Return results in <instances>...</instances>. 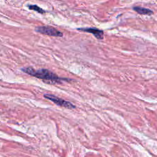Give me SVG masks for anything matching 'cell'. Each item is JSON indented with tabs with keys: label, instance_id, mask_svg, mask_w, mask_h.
Returning <instances> with one entry per match:
<instances>
[{
	"label": "cell",
	"instance_id": "7a4b0ae2",
	"mask_svg": "<svg viewBox=\"0 0 157 157\" xmlns=\"http://www.w3.org/2000/svg\"><path fill=\"white\" fill-rule=\"evenodd\" d=\"M44 97L45 98L52 101L55 104H56L59 106L64 107H66L67 109H70L75 108V105L72 104L71 102L65 101V100H64L61 98H59L56 96H54L52 94H44Z\"/></svg>",
	"mask_w": 157,
	"mask_h": 157
},
{
	"label": "cell",
	"instance_id": "3957f363",
	"mask_svg": "<svg viewBox=\"0 0 157 157\" xmlns=\"http://www.w3.org/2000/svg\"><path fill=\"white\" fill-rule=\"evenodd\" d=\"M35 31L37 33L48 35L50 36L62 37L63 36V34L61 32H60L56 28L52 26H37L35 28Z\"/></svg>",
	"mask_w": 157,
	"mask_h": 157
},
{
	"label": "cell",
	"instance_id": "5b68a950",
	"mask_svg": "<svg viewBox=\"0 0 157 157\" xmlns=\"http://www.w3.org/2000/svg\"><path fill=\"white\" fill-rule=\"evenodd\" d=\"M133 10L136 12L137 13L141 14V15H151L153 13V12L147 8H144L142 7H139V6H135L133 7Z\"/></svg>",
	"mask_w": 157,
	"mask_h": 157
},
{
	"label": "cell",
	"instance_id": "8992f818",
	"mask_svg": "<svg viewBox=\"0 0 157 157\" xmlns=\"http://www.w3.org/2000/svg\"><path fill=\"white\" fill-rule=\"evenodd\" d=\"M28 8L29 9H31V10L36 11V12L40 13H42V14H43V13H44L45 12V11L44 9H42V8L39 7V6H37L36 5H29L28 6Z\"/></svg>",
	"mask_w": 157,
	"mask_h": 157
},
{
	"label": "cell",
	"instance_id": "6da1fadb",
	"mask_svg": "<svg viewBox=\"0 0 157 157\" xmlns=\"http://www.w3.org/2000/svg\"><path fill=\"white\" fill-rule=\"evenodd\" d=\"M21 71L30 75L36 77L37 78L49 80L52 82H59L62 78L58 77L57 75L51 72L50 71L45 69H40L38 70H36L31 67H28L22 68Z\"/></svg>",
	"mask_w": 157,
	"mask_h": 157
},
{
	"label": "cell",
	"instance_id": "277c9868",
	"mask_svg": "<svg viewBox=\"0 0 157 157\" xmlns=\"http://www.w3.org/2000/svg\"><path fill=\"white\" fill-rule=\"evenodd\" d=\"M77 30L86 32L89 33H92L95 37L98 39H102L104 37V32L102 30H101L95 28H78Z\"/></svg>",
	"mask_w": 157,
	"mask_h": 157
}]
</instances>
